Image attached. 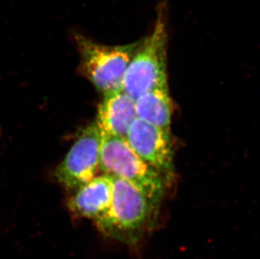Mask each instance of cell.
<instances>
[{
    "label": "cell",
    "instance_id": "obj_1",
    "mask_svg": "<svg viewBox=\"0 0 260 259\" xmlns=\"http://www.w3.org/2000/svg\"><path fill=\"white\" fill-rule=\"evenodd\" d=\"M112 178L111 206L94 224L106 237L134 247L154 228L161 206L129 182Z\"/></svg>",
    "mask_w": 260,
    "mask_h": 259
},
{
    "label": "cell",
    "instance_id": "obj_3",
    "mask_svg": "<svg viewBox=\"0 0 260 259\" xmlns=\"http://www.w3.org/2000/svg\"><path fill=\"white\" fill-rule=\"evenodd\" d=\"M101 170L129 182L161 206L169 187L165 179L143 161L124 137L102 135Z\"/></svg>",
    "mask_w": 260,
    "mask_h": 259
},
{
    "label": "cell",
    "instance_id": "obj_9",
    "mask_svg": "<svg viewBox=\"0 0 260 259\" xmlns=\"http://www.w3.org/2000/svg\"><path fill=\"white\" fill-rule=\"evenodd\" d=\"M137 117L160 129L170 132L173 105L169 88H156L135 100Z\"/></svg>",
    "mask_w": 260,
    "mask_h": 259
},
{
    "label": "cell",
    "instance_id": "obj_7",
    "mask_svg": "<svg viewBox=\"0 0 260 259\" xmlns=\"http://www.w3.org/2000/svg\"><path fill=\"white\" fill-rule=\"evenodd\" d=\"M68 202L74 216L93 220V223L106 215L111 206L113 193V178L103 174L75 189Z\"/></svg>",
    "mask_w": 260,
    "mask_h": 259
},
{
    "label": "cell",
    "instance_id": "obj_2",
    "mask_svg": "<svg viewBox=\"0 0 260 259\" xmlns=\"http://www.w3.org/2000/svg\"><path fill=\"white\" fill-rule=\"evenodd\" d=\"M167 15L160 5L152 32L140 40L123 78L121 90L132 98L156 88H169Z\"/></svg>",
    "mask_w": 260,
    "mask_h": 259
},
{
    "label": "cell",
    "instance_id": "obj_6",
    "mask_svg": "<svg viewBox=\"0 0 260 259\" xmlns=\"http://www.w3.org/2000/svg\"><path fill=\"white\" fill-rule=\"evenodd\" d=\"M134 152L171 185L174 179V144L170 132L137 120L125 137Z\"/></svg>",
    "mask_w": 260,
    "mask_h": 259
},
{
    "label": "cell",
    "instance_id": "obj_8",
    "mask_svg": "<svg viewBox=\"0 0 260 259\" xmlns=\"http://www.w3.org/2000/svg\"><path fill=\"white\" fill-rule=\"evenodd\" d=\"M137 119L135 100L119 89L105 94L95 124L101 135L125 138Z\"/></svg>",
    "mask_w": 260,
    "mask_h": 259
},
{
    "label": "cell",
    "instance_id": "obj_5",
    "mask_svg": "<svg viewBox=\"0 0 260 259\" xmlns=\"http://www.w3.org/2000/svg\"><path fill=\"white\" fill-rule=\"evenodd\" d=\"M101 139L102 135L96 124L82 132L56 171L57 179L65 188L75 190L98 176Z\"/></svg>",
    "mask_w": 260,
    "mask_h": 259
},
{
    "label": "cell",
    "instance_id": "obj_4",
    "mask_svg": "<svg viewBox=\"0 0 260 259\" xmlns=\"http://www.w3.org/2000/svg\"><path fill=\"white\" fill-rule=\"evenodd\" d=\"M84 75L104 94L121 89L123 78L139 42L120 46H106L74 33Z\"/></svg>",
    "mask_w": 260,
    "mask_h": 259
}]
</instances>
